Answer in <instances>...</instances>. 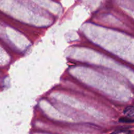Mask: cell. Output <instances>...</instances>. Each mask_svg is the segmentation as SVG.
I'll use <instances>...</instances> for the list:
<instances>
[{"mask_svg":"<svg viewBox=\"0 0 134 134\" xmlns=\"http://www.w3.org/2000/svg\"><path fill=\"white\" fill-rule=\"evenodd\" d=\"M124 114L127 117L134 119V106H130L125 108L124 110Z\"/></svg>","mask_w":134,"mask_h":134,"instance_id":"1","label":"cell"},{"mask_svg":"<svg viewBox=\"0 0 134 134\" xmlns=\"http://www.w3.org/2000/svg\"><path fill=\"white\" fill-rule=\"evenodd\" d=\"M119 122L122 123H134V119L127 116L122 117L119 119Z\"/></svg>","mask_w":134,"mask_h":134,"instance_id":"2","label":"cell"},{"mask_svg":"<svg viewBox=\"0 0 134 134\" xmlns=\"http://www.w3.org/2000/svg\"><path fill=\"white\" fill-rule=\"evenodd\" d=\"M131 132L128 130H117L115 131L111 134H130Z\"/></svg>","mask_w":134,"mask_h":134,"instance_id":"3","label":"cell"}]
</instances>
